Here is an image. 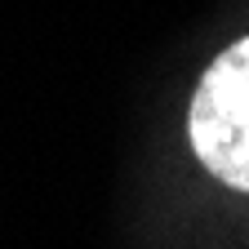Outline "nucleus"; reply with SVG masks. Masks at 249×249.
<instances>
[{
  "instance_id": "1",
  "label": "nucleus",
  "mask_w": 249,
  "mask_h": 249,
  "mask_svg": "<svg viewBox=\"0 0 249 249\" xmlns=\"http://www.w3.org/2000/svg\"><path fill=\"white\" fill-rule=\"evenodd\" d=\"M187 138L218 182L249 196V36L205 67L187 111Z\"/></svg>"
}]
</instances>
